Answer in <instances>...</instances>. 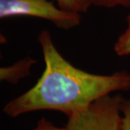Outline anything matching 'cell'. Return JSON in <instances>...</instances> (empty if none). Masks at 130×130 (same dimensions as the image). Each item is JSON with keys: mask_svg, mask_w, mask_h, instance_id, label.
<instances>
[{"mask_svg": "<svg viewBox=\"0 0 130 130\" xmlns=\"http://www.w3.org/2000/svg\"><path fill=\"white\" fill-rule=\"evenodd\" d=\"M123 116L122 130H130V98L124 99L121 106Z\"/></svg>", "mask_w": 130, "mask_h": 130, "instance_id": "obj_8", "label": "cell"}, {"mask_svg": "<svg viewBox=\"0 0 130 130\" xmlns=\"http://www.w3.org/2000/svg\"><path fill=\"white\" fill-rule=\"evenodd\" d=\"M91 6L101 8H130V0H88Z\"/></svg>", "mask_w": 130, "mask_h": 130, "instance_id": "obj_7", "label": "cell"}, {"mask_svg": "<svg viewBox=\"0 0 130 130\" xmlns=\"http://www.w3.org/2000/svg\"><path fill=\"white\" fill-rule=\"evenodd\" d=\"M34 130H67L66 128H58L46 118H41Z\"/></svg>", "mask_w": 130, "mask_h": 130, "instance_id": "obj_9", "label": "cell"}, {"mask_svg": "<svg viewBox=\"0 0 130 130\" xmlns=\"http://www.w3.org/2000/svg\"><path fill=\"white\" fill-rule=\"evenodd\" d=\"M58 6L62 9L76 12L79 14L86 13L91 6L88 0H55Z\"/></svg>", "mask_w": 130, "mask_h": 130, "instance_id": "obj_6", "label": "cell"}, {"mask_svg": "<svg viewBox=\"0 0 130 130\" xmlns=\"http://www.w3.org/2000/svg\"><path fill=\"white\" fill-rule=\"evenodd\" d=\"M36 63L35 59L25 58L20 59L9 67H2L0 69V79L15 84L20 79L27 77L30 74V69Z\"/></svg>", "mask_w": 130, "mask_h": 130, "instance_id": "obj_4", "label": "cell"}, {"mask_svg": "<svg viewBox=\"0 0 130 130\" xmlns=\"http://www.w3.org/2000/svg\"><path fill=\"white\" fill-rule=\"evenodd\" d=\"M14 16L41 18L63 30L75 28L81 22L80 14L56 7L49 0H0V19Z\"/></svg>", "mask_w": 130, "mask_h": 130, "instance_id": "obj_3", "label": "cell"}, {"mask_svg": "<svg viewBox=\"0 0 130 130\" xmlns=\"http://www.w3.org/2000/svg\"><path fill=\"white\" fill-rule=\"evenodd\" d=\"M114 51L118 56H127L130 54V14L127 17V28L118 36Z\"/></svg>", "mask_w": 130, "mask_h": 130, "instance_id": "obj_5", "label": "cell"}, {"mask_svg": "<svg viewBox=\"0 0 130 130\" xmlns=\"http://www.w3.org/2000/svg\"><path fill=\"white\" fill-rule=\"evenodd\" d=\"M37 40L45 69L32 88L5 105L3 111L9 117L40 110L58 111L69 116L104 95L130 89V73L122 70L106 75L90 74L61 55L47 30H41Z\"/></svg>", "mask_w": 130, "mask_h": 130, "instance_id": "obj_1", "label": "cell"}, {"mask_svg": "<svg viewBox=\"0 0 130 130\" xmlns=\"http://www.w3.org/2000/svg\"><path fill=\"white\" fill-rule=\"evenodd\" d=\"M120 94H108L95 100L86 108L68 116L67 130H122Z\"/></svg>", "mask_w": 130, "mask_h": 130, "instance_id": "obj_2", "label": "cell"}]
</instances>
